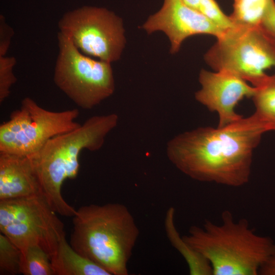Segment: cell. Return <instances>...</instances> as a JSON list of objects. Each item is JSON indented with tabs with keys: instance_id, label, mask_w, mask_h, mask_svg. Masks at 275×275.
I'll return each mask as SVG.
<instances>
[{
	"instance_id": "16",
	"label": "cell",
	"mask_w": 275,
	"mask_h": 275,
	"mask_svg": "<svg viewBox=\"0 0 275 275\" xmlns=\"http://www.w3.org/2000/svg\"><path fill=\"white\" fill-rule=\"evenodd\" d=\"M233 11L229 15L236 26H260L270 0H233Z\"/></svg>"
},
{
	"instance_id": "14",
	"label": "cell",
	"mask_w": 275,
	"mask_h": 275,
	"mask_svg": "<svg viewBox=\"0 0 275 275\" xmlns=\"http://www.w3.org/2000/svg\"><path fill=\"white\" fill-rule=\"evenodd\" d=\"M175 209L167 210L164 221L166 233L169 241L186 261L190 275H212L208 261L181 236L175 223Z\"/></svg>"
},
{
	"instance_id": "6",
	"label": "cell",
	"mask_w": 275,
	"mask_h": 275,
	"mask_svg": "<svg viewBox=\"0 0 275 275\" xmlns=\"http://www.w3.org/2000/svg\"><path fill=\"white\" fill-rule=\"evenodd\" d=\"M79 113L75 108L48 111L26 97L0 126V152L32 156L52 138L78 127Z\"/></svg>"
},
{
	"instance_id": "18",
	"label": "cell",
	"mask_w": 275,
	"mask_h": 275,
	"mask_svg": "<svg viewBox=\"0 0 275 275\" xmlns=\"http://www.w3.org/2000/svg\"><path fill=\"white\" fill-rule=\"evenodd\" d=\"M21 251L6 236L0 234V272L15 275L20 273Z\"/></svg>"
},
{
	"instance_id": "1",
	"label": "cell",
	"mask_w": 275,
	"mask_h": 275,
	"mask_svg": "<svg viewBox=\"0 0 275 275\" xmlns=\"http://www.w3.org/2000/svg\"><path fill=\"white\" fill-rule=\"evenodd\" d=\"M266 127L254 115L222 127L198 128L180 133L167 143L174 166L201 182L239 187L250 179L254 150Z\"/></svg>"
},
{
	"instance_id": "2",
	"label": "cell",
	"mask_w": 275,
	"mask_h": 275,
	"mask_svg": "<svg viewBox=\"0 0 275 275\" xmlns=\"http://www.w3.org/2000/svg\"><path fill=\"white\" fill-rule=\"evenodd\" d=\"M184 240L210 263L212 275H257L275 254V242L257 234L244 218L224 211L221 223L205 221L191 226Z\"/></svg>"
},
{
	"instance_id": "12",
	"label": "cell",
	"mask_w": 275,
	"mask_h": 275,
	"mask_svg": "<svg viewBox=\"0 0 275 275\" xmlns=\"http://www.w3.org/2000/svg\"><path fill=\"white\" fill-rule=\"evenodd\" d=\"M42 195L31 158L0 152V200Z\"/></svg>"
},
{
	"instance_id": "3",
	"label": "cell",
	"mask_w": 275,
	"mask_h": 275,
	"mask_svg": "<svg viewBox=\"0 0 275 275\" xmlns=\"http://www.w3.org/2000/svg\"><path fill=\"white\" fill-rule=\"evenodd\" d=\"M70 244L111 275H127L128 263L140 231L128 208L120 203L90 204L73 216Z\"/></svg>"
},
{
	"instance_id": "21",
	"label": "cell",
	"mask_w": 275,
	"mask_h": 275,
	"mask_svg": "<svg viewBox=\"0 0 275 275\" xmlns=\"http://www.w3.org/2000/svg\"><path fill=\"white\" fill-rule=\"evenodd\" d=\"M259 27L275 49L274 0H270L266 13Z\"/></svg>"
},
{
	"instance_id": "13",
	"label": "cell",
	"mask_w": 275,
	"mask_h": 275,
	"mask_svg": "<svg viewBox=\"0 0 275 275\" xmlns=\"http://www.w3.org/2000/svg\"><path fill=\"white\" fill-rule=\"evenodd\" d=\"M50 260L56 275H111L103 267L74 250L67 241L65 234Z\"/></svg>"
},
{
	"instance_id": "19",
	"label": "cell",
	"mask_w": 275,
	"mask_h": 275,
	"mask_svg": "<svg viewBox=\"0 0 275 275\" xmlns=\"http://www.w3.org/2000/svg\"><path fill=\"white\" fill-rule=\"evenodd\" d=\"M199 11L224 32L235 26L230 16L223 12L215 0H200Z\"/></svg>"
},
{
	"instance_id": "9",
	"label": "cell",
	"mask_w": 275,
	"mask_h": 275,
	"mask_svg": "<svg viewBox=\"0 0 275 275\" xmlns=\"http://www.w3.org/2000/svg\"><path fill=\"white\" fill-rule=\"evenodd\" d=\"M58 27L82 53L111 64L120 59L125 46L122 18L105 8L84 6L69 11Z\"/></svg>"
},
{
	"instance_id": "24",
	"label": "cell",
	"mask_w": 275,
	"mask_h": 275,
	"mask_svg": "<svg viewBox=\"0 0 275 275\" xmlns=\"http://www.w3.org/2000/svg\"><path fill=\"white\" fill-rule=\"evenodd\" d=\"M200 1V0H183L185 4L188 6L198 10Z\"/></svg>"
},
{
	"instance_id": "7",
	"label": "cell",
	"mask_w": 275,
	"mask_h": 275,
	"mask_svg": "<svg viewBox=\"0 0 275 275\" xmlns=\"http://www.w3.org/2000/svg\"><path fill=\"white\" fill-rule=\"evenodd\" d=\"M42 195L0 200V230L21 250L33 245L50 259L65 234L64 225Z\"/></svg>"
},
{
	"instance_id": "5",
	"label": "cell",
	"mask_w": 275,
	"mask_h": 275,
	"mask_svg": "<svg viewBox=\"0 0 275 275\" xmlns=\"http://www.w3.org/2000/svg\"><path fill=\"white\" fill-rule=\"evenodd\" d=\"M58 43L53 80L72 101L82 109H91L113 94L115 85L111 63L84 54L60 32Z\"/></svg>"
},
{
	"instance_id": "8",
	"label": "cell",
	"mask_w": 275,
	"mask_h": 275,
	"mask_svg": "<svg viewBox=\"0 0 275 275\" xmlns=\"http://www.w3.org/2000/svg\"><path fill=\"white\" fill-rule=\"evenodd\" d=\"M204 59L213 71L231 72L255 86L275 68V49L259 26L235 25L216 38Z\"/></svg>"
},
{
	"instance_id": "22",
	"label": "cell",
	"mask_w": 275,
	"mask_h": 275,
	"mask_svg": "<svg viewBox=\"0 0 275 275\" xmlns=\"http://www.w3.org/2000/svg\"><path fill=\"white\" fill-rule=\"evenodd\" d=\"M14 34L13 29L7 24L4 17L1 15L0 17V56H6Z\"/></svg>"
},
{
	"instance_id": "15",
	"label": "cell",
	"mask_w": 275,
	"mask_h": 275,
	"mask_svg": "<svg viewBox=\"0 0 275 275\" xmlns=\"http://www.w3.org/2000/svg\"><path fill=\"white\" fill-rule=\"evenodd\" d=\"M252 96L255 111L253 114L268 131H275V72L263 77L256 86Z\"/></svg>"
},
{
	"instance_id": "4",
	"label": "cell",
	"mask_w": 275,
	"mask_h": 275,
	"mask_svg": "<svg viewBox=\"0 0 275 275\" xmlns=\"http://www.w3.org/2000/svg\"><path fill=\"white\" fill-rule=\"evenodd\" d=\"M118 121L115 113L91 117L74 130L52 138L30 157L42 196L56 213L68 217L75 215L76 210L62 197V184L65 179L76 177L80 152L99 150Z\"/></svg>"
},
{
	"instance_id": "11",
	"label": "cell",
	"mask_w": 275,
	"mask_h": 275,
	"mask_svg": "<svg viewBox=\"0 0 275 275\" xmlns=\"http://www.w3.org/2000/svg\"><path fill=\"white\" fill-rule=\"evenodd\" d=\"M199 81L201 88L195 94L197 101L218 116L217 127H222L242 117L235 111L243 98L252 97L256 88L238 75L227 70L202 69Z\"/></svg>"
},
{
	"instance_id": "23",
	"label": "cell",
	"mask_w": 275,
	"mask_h": 275,
	"mask_svg": "<svg viewBox=\"0 0 275 275\" xmlns=\"http://www.w3.org/2000/svg\"><path fill=\"white\" fill-rule=\"evenodd\" d=\"M261 275H275V254L261 267Z\"/></svg>"
},
{
	"instance_id": "17",
	"label": "cell",
	"mask_w": 275,
	"mask_h": 275,
	"mask_svg": "<svg viewBox=\"0 0 275 275\" xmlns=\"http://www.w3.org/2000/svg\"><path fill=\"white\" fill-rule=\"evenodd\" d=\"M21 251L20 273L24 275L54 274L50 256L40 246L30 245Z\"/></svg>"
},
{
	"instance_id": "20",
	"label": "cell",
	"mask_w": 275,
	"mask_h": 275,
	"mask_svg": "<svg viewBox=\"0 0 275 275\" xmlns=\"http://www.w3.org/2000/svg\"><path fill=\"white\" fill-rule=\"evenodd\" d=\"M16 63L14 57L0 56V102L2 103L10 95V89L17 79L13 73Z\"/></svg>"
},
{
	"instance_id": "10",
	"label": "cell",
	"mask_w": 275,
	"mask_h": 275,
	"mask_svg": "<svg viewBox=\"0 0 275 275\" xmlns=\"http://www.w3.org/2000/svg\"><path fill=\"white\" fill-rule=\"evenodd\" d=\"M142 28L148 34L163 32L170 41L172 54L178 52L189 37L207 35L218 38L225 32L183 0H163L161 8L149 16Z\"/></svg>"
}]
</instances>
